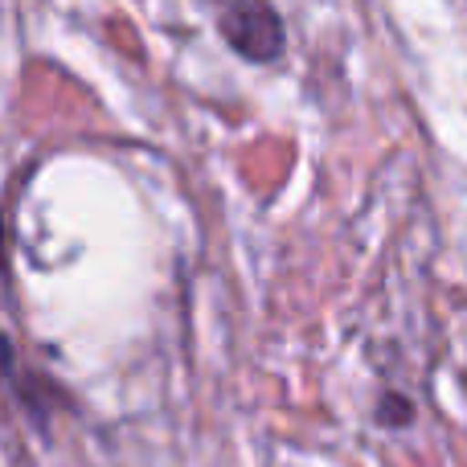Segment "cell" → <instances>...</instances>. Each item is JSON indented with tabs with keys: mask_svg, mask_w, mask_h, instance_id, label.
I'll return each mask as SVG.
<instances>
[{
	"mask_svg": "<svg viewBox=\"0 0 467 467\" xmlns=\"http://www.w3.org/2000/svg\"><path fill=\"white\" fill-rule=\"evenodd\" d=\"M0 263H5V222H0Z\"/></svg>",
	"mask_w": 467,
	"mask_h": 467,
	"instance_id": "4",
	"label": "cell"
},
{
	"mask_svg": "<svg viewBox=\"0 0 467 467\" xmlns=\"http://www.w3.org/2000/svg\"><path fill=\"white\" fill-rule=\"evenodd\" d=\"M0 467H33L29 451H25V439L16 435V427L8 422L5 410H0Z\"/></svg>",
	"mask_w": 467,
	"mask_h": 467,
	"instance_id": "3",
	"label": "cell"
},
{
	"mask_svg": "<svg viewBox=\"0 0 467 467\" xmlns=\"http://www.w3.org/2000/svg\"><path fill=\"white\" fill-rule=\"evenodd\" d=\"M218 33L226 37L234 54L258 66L279 62L287 49V29H283V16L275 13L271 0H222Z\"/></svg>",
	"mask_w": 467,
	"mask_h": 467,
	"instance_id": "1",
	"label": "cell"
},
{
	"mask_svg": "<svg viewBox=\"0 0 467 467\" xmlns=\"http://www.w3.org/2000/svg\"><path fill=\"white\" fill-rule=\"evenodd\" d=\"M373 419H378V427H386V431H402V427H410L414 422V406H410V398L406 394L386 389L381 402H378V410H373Z\"/></svg>",
	"mask_w": 467,
	"mask_h": 467,
	"instance_id": "2",
	"label": "cell"
}]
</instances>
